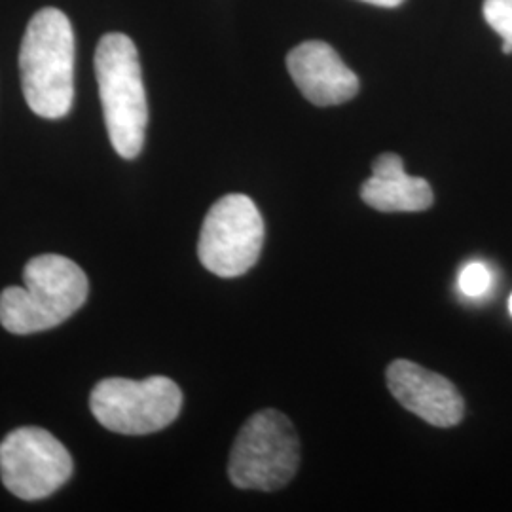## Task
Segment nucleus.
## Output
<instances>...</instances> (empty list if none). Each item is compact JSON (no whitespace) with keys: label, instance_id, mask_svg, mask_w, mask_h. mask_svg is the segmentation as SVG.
<instances>
[{"label":"nucleus","instance_id":"obj_1","mask_svg":"<svg viewBox=\"0 0 512 512\" xmlns=\"http://www.w3.org/2000/svg\"><path fill=\"white\" fill-rule=\"evenodd\" d=\"M21 88L31 110L48 120L69 114L74 99V31L57 8H44L27 25L19 50Z\"/></svg>","mask_w":512,"mask_h":512},{"label":"nucleus","instance_id":"obj_2","mask_svg":"<svg viewBox=\"0 0 512 512\" xmlns=\"http://www.w3.org/2000/svg\"><path fill=\"white\" fill-rule=\"evenodd\" d=\"M88 293V277L71 258L35 256L23 270V287L0 294V323L12 334L54 329L84 306Z\"/></svg>","mask_w":512,"mask_h":512},{"label":"nucleus","instance_id":"obj_3","mask_svg":"<svg viewBox=\"0 0 512 512\" xmlns=\"http://www.w3.org/2000/svg\"><path fill=\"white\" fill-rule=\"evenodd\" d=\"M95 76L114 150L133 160L145 145L148 103L139 54L131 38L109 33L95 50Z\"/></svg>","mask_w":512,"mask_h":512},{"label":"nucleus","instance_id":"obj_4","mask_svg":"<svg viewBox=\"0 0 512 512\" xmlns=\"http://www.w3.org/2000/svg\"><path fill=\"white\" fill-rule=\"evenodd\" d=\"M300 465V440L291 420L277 410L245 421L230 452L228 476L241 490L275 492L293 480Z\"/></svg>","mask_w":512,"mask_h":512},{"label":"nucleus","instance_id":"obj_5","mask_svg":"<svg viewBox=\"0 0 512 512\" xmlns=\"http://www.w3.org/2000/svg\"><path fill=\"white\" fill-rule=\"evenodd\" d=\"M90 408L95 420L112 433L150 435L179 418L183 393L165 376L107 378L93 387Z\"/></svg>","mask_w":512,"mask_h":512},{"label":"nucleus","instance_id":"obj_6","mask_svg":"<svg viewBox=\"0 0 512 512\" xmlns=\"http://www.w3.org/2000/svg\"><path fill=\"white\" fill-rule=\"evenodd\" d=\"M264 245V220L255 202L243 194H228L203 220L198 256L211 274L239 277L258 260Z\"/></svg>","mask_w":512,"mask_h":512},{"label":"nucleus","instance_id":"obj_7","mask_svg":"<svg viewBox=\"0 0 512 512\" xmlns=\"http://www.w3.org/2000/svg\"><path fill=\"white\" fill-rule=\"evenodd\" d=\"M73 456L40 427H21L0 442V478L10 494L37 501L57 492L73 475Z\"/></svg>","mask_w":512,"mask_h":512},{"label":"nucleus","instance_id":"obj_8","mask_svg":"<svg viewBox=\"0 0 512 512\" xmlns=\"http://www.w3.org/2000/svg\"><path fill=\"white\" fill-rule=\"evenodd\" d=\"M385 376L393 397L421 420L435 427H454L463 420V397L448 378L406 359L393 361Z\"/></svg>","mask_w":512,"mask_h":512},{"label":"nucleus","instance_id":"obj_9","mask_svg":"<svg viewBox=\"0 0 512 512\" xmlns=\"http://www.w3.org/2000/svg\"><path fill=\"white\" fill-rule=\"evenodd\" d=\"M287 69L296 88L317 107L351 101L359 92V78L327 42L310 40L287 55Z\"/></svg>","mask_w":512,"mask_h":512},{"label":"nucleus","instance_id":"obj_10","mask_svg":"<svg viewBox=\"0 0 512 512\" xmlns=\"http://www.w3.org/2000/svg\"><path fill=\"white\" fill-rule=\"evenodd\" d=\"M361 198L382 213H418L435 202L429 183L406 175L403 158L391 152L374 160L372 177L361 186Z\"/></svg>","mask_w":512,"mask_h":512},{"label":"nucleus","instance_id":"obj_11","mask_svg":"<svg viewBox=\"0 0 512 512\" xmlns=\"http://www.w3.org/2000/svg\"><path fill=\"white\" fill-rule=\"evenodd\" d=\"M492 287V272L486 264L482 262H471L467 264L461 274H459V291L469 296V298H478L482 294L488 293Z\"/></svg>","mask_w":512,"mask_h":512},{"label":"nucleus","instance_id":"obj_12","mask_svg":"<svg viewBox=\"0 0 512 512\" xmlns=\"http://www.w3.org/2000/svg\"><path fill=\"white\" fill-rule=\"evenodd\" d=\"M484 19L503 42L512 44V0H484Z\"/></svg>","mask_w":512,"mask_h":512},{"label":"nucleus","instance_id":"obj_13","mask_svg":"<svg viewBox=\"0 0 512 512\" xmlns=\"http://www.w3.org/2000/svg\"><path fill=\"white\" fill-rule=\"evenodd\" d=\"M368 4H374V6H384V8H395L399 4H403L404 0H363Z\"/></svg>","mask_w":512,"mask_h":512},{"label":"nucleus","instance_id":"obj_14","mask_svg":"<svg viewBox=\"0 0 512 512\" xmlns=\"http://www.w3.org/2000/svg\"><path fill=\"white\" fill-rule=\"evenodd\" d=\"M501 52L505 55L512 54V44L511 42H503V46H501Z\"/></svg>","mask_w":512,"mask_h":512},{"label":"nucleus","instance_id":"obj_15","mask_svg":"<svg viewBox=\"0 0 512 512\" xmlns=\"http://www.w3.org/2000/svg\"><path fill=\"white\" fill-rule=\"evenodd\" d=\"M509 311H511V315H512V294H511V298H509Z\"/></svg>","mask_w":512,"mask_h":512}]
</instances>
